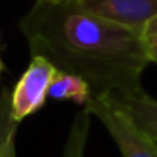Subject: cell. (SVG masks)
Returning <instances> with one entry per match:
<instances>
[{"label":"cell","instance_id":"6da1fadb","mask_svg":"<svg viewBox=\"0 0 157 157\" xmlns=\"http://www.w3.org/2000/svg\"><path fill=\"white\" fill-rule=\"evenodd\" d=\"M31 56L84 79L92 99L137 93L151 63L140 34L87 11L78 2L35 0L18 21Z\"/></svg>","mask_w":157,"mask_h":157},{"label":"cell","instance_id":"7a4b0ae2","mask_svg":"<svg viewBox=\"0 0 157 157\" xmlns=\"http://www.w3.org/2000/svg\"><path fill=\"white\" fill-rule=\"evenodd\" d=\"M84 108L99 117L122 157H157V142L110 96L93 98Z\"/></svg>","mask_w":157,"mask_h":157},{"label":"cell","instance_id":"3957f363","mask_svg":"<svg viewBox=\"0 0 157 157\" xmlns=\"http://www.w3.org/2000/svg\"><path fill=\"white\" fill-rule=\"evenodd\" d=\"M56 69L41 56H34L31 64L11 90V116L15 122H21L40 110L49 98V87Z\"/></svg>","mask_w":157,"mask_h":157},{"label":"cell","instance_id":"277c9868","mask_svg":"<svg viewBox=\"0 0 157 157\" xmlns=\"http://www.w3.org/2000/svg\"><path fill=\"white\" fill-rule=\"evenodd\" d=\"M81 5L87 11L140 35L157 15V0H82Z\"/></svg>","mask_w":157,"mask_h":157},{"label":"cell","instance_id":"5b68a950","mask_svg":"<svg viewBox=\"0 0 157 157\" xmlns=\"http://www.w3.org/2000/svg\"><path fill=\"white\" fill-rule=\"evenodd\" d=\"M110 96L119 107H122L134 122L157 139V101L145 92L137 93H113Z\"/></svg>","mask_w":157,"mask_h":157},{"label":"cell","instance_id":"8992f818","mask_svg":"<svg viewBox=\"0 0 157 157\" xmlns=\"http://www.w3.org/2000/svg\"><path fill=\"white\" fill-rule=\"evenodd\" d=\"M48 96L52 99L72 101V102L86 107L87 102L92 99V92H90L89 84L79 76L56 70L52 82H51Z\"/></svg>","mask_w":157,"mask_h":157},{"label":"cell","instance_id":"52a82bcc","mask_svg":"<svg viewBox=\"0 0 157 157\" xmlns=\"http://www.w3.org/2000/svg\"><path fill=\"white\" fill-rule=\"evenodd\" d=\"M90 116L92 114L86 108L76 113L63 148V157H86V147L90 130Z\"/></svg>","mask_w":157,"mask_h":157},{"label":"cell","instance_id":"ba28073f","mask_svg":"<svg viewBox=\"0 0 157 157\" xmlns=\"http://www.w3.org/2000/svg\"><path fill=\"white\" fill-rule=\"evenodd\" d=\"M18 122L11 116V90L2 87L0 90V157H6L15 147Z\"/></svg>","mask_w":157,"mask_h":157},{"label":"cell","instance_id":"9c48e42d","mask_svg":"<svg viewBox=\"0 0 157 157\" xmlns=\"http://www.w3.org/2000/svg\"><path fill=\"white\" fill-rule=\"evenodd\" d=\"M140 37L150 61L157 64V15L145 26Z\"/></svg>","mask_w":157,"mask_h":157},{"label":"cell","instance_id":"30bf717a","mask_svg":"<svg viewBox=\"0 0 157 157\" xmlns=\"http://www.w3.org/2000/svg\"><path fill=\"white\" fill-rule=\"evenodd\" d=\"M6 157H15V147H14V148L8 153V156H6Z\"/></svg>","mask_w":157,"mask_h":157},{"label":"cell","instance_id":"8fae6325","mask_svg":"<svg viewBox=\"0 0 157 157\" xmlns=\"http://www.w3.org/2000/svg\"><path fill=\"white\" fill-rule=\"evenodd\" d=\"M51 2H78V3H81L82 0H51Z\"/></svg>","mask_w":157,"mask_h":157},{"label":"cell","instance_id":"7c38bea8","mask_svg":"<svg viewBox=\"0 0 157 157\" xmlns=\"http://www.w3.org/2000/svg\"><path fill=\"white\" fill-rule=\"evenodd\" d=\"M3 70H5V64H3V61H2V58H0V75H2Z\"/></svg>","mask_w":157,"mask_h":157},{"label":"cell","instance_id":"4fadbf2b","mask_svg":"<svg viewBox=\"0 0 157 157\" xmlns=\"http://www.w3.org/2000/svg\"><path fill=\"white\" fill-rule=\"evenodd\" d=\"M153 139H154V140H156V142H157V139H156V137H153Z\"/></svg>","mask_w":157,"mask_h":157}]
</instances>
